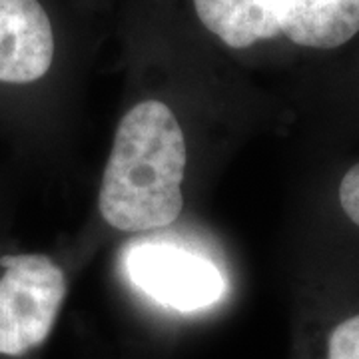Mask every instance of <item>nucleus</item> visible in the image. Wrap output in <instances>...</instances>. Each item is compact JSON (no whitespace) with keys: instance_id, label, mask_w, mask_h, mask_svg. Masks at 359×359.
Listing matches in <instances>:
<instances>
[{"instance_id":"f257e3e1","label":"nucleus","mask_w":359,"mask_h":359,"mask_svg":"<svg viewBox=\"0 0 359 359\" xmlns=\"http://www.w3.org/2000/svg\"><path fill=\"white\" fill-rule=\"evenodd\" d=\"M186 140L164 102L136 104L118 124L104 168L98 208L120 231H150L176 222L184 208Z\"/></svg>"},{"instance_id":"f03ea898","label":"nucleus","mask_w":359,"mask_h":359,"mask_svg":"<svg viewBox=\"0 0 359 359\" xmlns=\"http://www.w3.org/2000/svg\"><path fill=\"white\" fill-rule=\"evenodd\" d=\"M62 268L44 254L0 256V358L22 359L50 335L65 304Z\"/></svg>"},{"instance_id":"7ed1b4c3","label":"nucleus","mask_w":359,"mask_h":359,"mask_svg":"<svg viewBox=\"0 0 359 359\" xmlns=\"http://www.w3.org/2000/svg\"><path fill=\"white\" fill-rule=\"evenodd\" d=\"M126 268L142 292L178 311L208 308L224 294V278L218 268L210 259L176 245L132 248Z\"/></svg>"},{"instance_id":"20e7f679","label":"nucleus","mask_w":359,"mask_h":359,"mask_svg":"<svg viewBox=\"0 0 359 359\" xmlns=\"http://www.w3.org/2000/svg\"><path fill=\"white\" fill-rule=\"evenodd\" d=\"M54 30L39 0H0V84L30 86L50 72Z\"/></svg>"},{"instance_id":"39448f33","label":"nucleus","mask_w":359,"mask_h":359,"mask_svg":"<svg viewBox=\"0 0 359 359\" xmlns=\"http://www.w3.org/2000/svg\"><path fill=\"white\" fill-rule=\"evenodd\" d=\"M280 28L299 46H344L359 32V0H282Z\"/></svg>"},{"instance_id":"423d86ee","label":"nucleus","mask_w":359,"mask_h":359,"mask_svg":"<svg viewBox=\"0 0 359 359\" xmlns=\"http://www.w3.org/2000/svg\"><path fill=\"white\" fill-rule=\"evenodd\" d=\"M282 0H194L198 18L231 48H248L273 39L280 28Z\"/></svg>"},{"instance_id":"0eeeda50","label":"nucleus","mask_w":359,"mask_h":359,"mask_svg":"<svg viewBox=\"0 0 359 359\" xmlns=\"http://www.w3.org/2000/svg\"><path fill=\"white\" fill-rule=\"evenodd\" d=\"M327 359H359V316L335 325L327 341Z\"/></svg>"},{"instance_id":"6e6552de","label":"nucleus","mask_w":359,"mask_h":359,"mask_svg":"<svg viewBox=\"0 0 359 359\" xmlns=\"http://www.w3.org/2000/svg\"><path fill=\"white\" fill-rule=\"evenodd\" d=\"M339 204L346 216L359 226V162L344 174L339 184Z\"/></svg>"}]
</instances>
